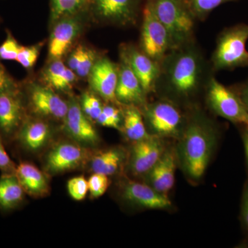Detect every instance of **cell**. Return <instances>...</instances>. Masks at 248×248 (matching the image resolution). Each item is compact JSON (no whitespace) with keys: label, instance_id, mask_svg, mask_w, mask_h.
Wrapping results in <instances>:
<instances>
[{"label":"cell","instance_id":"obj_1","mask_svg":"<svg viewBox=\"0 0 248 248\" xmlns=\"http://www.w3.org/2000/svg\"><path fill=\"white\" fill-rule=\"evenodd\" d=\"M212 72L211 66L193 41L171 50L160 63L156 91L164 89L174 97L188 99L202 88L205 89Z\"/></svg>","mask_w":248,"mask_h":248},{"label":"cell","instance_id":"obj_2","mask_svg":"<svg viewBox=\"0 0 248 248\" xmlns=\"http://www.w3.org/2000/svg\"><path fill=\"white\" fill-rule=\"evenodd\" d=\"M194 114L182 134L180 156L186 174L193 180L203 177L213 153L215 133L205 117Z\"/></svg>","mask_w":248,"mask_h":248},{"label":"cell","instance_id":"obj_3","mask_svg":"<svg viewBox=\"0 0 248 248\" xmlns=\"http://www.w3.org/2000/svg\"><path fill=\"white\" fill-rule=\"evenodd\" d=\"M166 28L172 50L195 41L196 19L187 0H146Z\"/></svg>","mask_w":248,"mask_h":248},{"label":"cell","instance_id":"obj_4","mask_svg":"<svg viewBox=\"0 0 248 248\" xmlns=\"http://www.w3.org/2000/svg\"><path fill=\"white\" fill-rule=\"evenodd\" d=\"M248 24L241 23L226 28L217 38L211 58L213 72L248 66Z\"/></svg>","mask_w":248,"mask_h":248},{"label":"cell","instance_id":"obj_5","mask_svg":"<svg viewBox=\"0 0 248 248\" xmlns=\"http://www.w3.org/2000/svg\"><path fill=\"white\" fill-rule=\"evenodd\" d=\"M205 90L208 107L215 114L248 128V111L234 89L226 87L213 75Z\"/></svg>","mask_w":248,"mask_h":248},{"label":"cell","instance_id":"obj_6","mask_svg":"<svg viewBox=\"0 0 248 248\" xmlns=\"http://www.w3.org/2000/svg\"><path fill=\"white\" fill-rule=\"evenodd\" d=\"M143 107V118L155 136L171 138L182 135L187 120L172 101L159 100Z\"/></svg>","mask_w":248,"mask_h":248},{"label":"cell","instance_id":"obj_7","mask_svg":"<svg viewBox=\"0 0 248 248\" xmlns=\"http://www.w3.org/2000/svg\"><path fill=\"white\" fill-rule=\"evenodd\" d=\"M142 18L140 49L160 64L172 50L169 32L148 1L143 7Z\"/></svg>","mask_w":248,"mask_h":248},{"label":"cell","instance_id":"obj_8","mask_svg":"<svg viewBox=\"0 0 248 248\" xmlns=\"http://www.w3.org/2000/svg\"><path fill=\"white\" fill-rule=\"evenodd\" d=\"M94 16L99 20L119 27H128L137 22L140 0H91Z\"/></svg>","mask_w":248,"mask_h":248},{"label":"cell","instance_id":"obj_9","mask_svg":"<svg viewBox=\"0 0 248 248\" xmlns=\"http://www.w3.org/2000/svg\"><path fill=\"white\" fill-rule=\"evenodd\" d=\"M26 120L21 88L0 91V135L14 138Z\"/></svg>","mask_w":248,"mask_h":248},{"label":"cell","instance_id":"obj_10","mask_svg":"<svg viewBox=\"0 0 248 248\" xmlns=\"http://www.w3.org/2000/svg\"><path fill=\"white\" fill-rule=\"evenodd\" d=\"M28 100L32 110L43 117L64 120L68 104L49 86L31 83L27 88Z\"/></svg>","mask_w":248,"mask_h":248},{"label":"cell","instance_id":"obj_11","mask_svg":"<svg viewBox=\"0 0 248 248\" xmlns=\"http://www.w3.org/2000/svg\"><path fill=\"white\" fill-rule=\"evenodd\" d=\"M119 76V65L110 59H97L89 75L90 85L94 92L103 99L111 102H118L116 89Z\"/></svg>","mask_w":248,"mask_h":248},{"label":"cell","instance_id":"obj_12","mask_svg":"<svg viewBox=\"0 0 248 248\" xmlns=\"http://www.w3.org/2000/svg\"><path fill=\"white\" fill-rule=\"evenodd\" d=\"M121 53L126 58L146 94L155 92L160 73L159 63L133 46H126Z\"/></svg>","mask_w":248,"mask_h":248},{"label":"cell","instance_id":"obj_13","mask_svg":"<svg viewBox=\"0 0 248 248\" xmlns=\"http://www.w3.org/2000/svg\"><path fill=\"white\" fill-rule=\"evenodd\" d=\"M120 62L118 81L116 89L117 102L128 106L144 107L146 104L147 94L126 58L122 53H121Z\"/></svg>","mask_w":248,"mask_h":248},{"label":"cell","instance_id":"obj_14","mask_svg":"<svg viewBox=\"0 0 248 248\" xmlns=\"http://www.w3.org/2000/svg\"><path fill=\"white\" fill-rule=\"evenodd\" d=\"M78 16L61 18L55 22L48 45L52 60L61 59L79 35L81 22Z\"/></svg>","mask_w":248,"mask_h":248},{"label":"cell","instance_id":"obj_15","mask_svg":"<svg viewBox=\"0 0 248 248\" xmlns=\"http://www.w3.org/2000/svg\"><path fill=\"white\" fill-rule=\"evenodd\" d=\"M164 146L159 137L149 138L135 142L132 151L130 169L135 174H147L164 153Z\"/></svg>","mask_w":248,"mask_h":248},{"label":"cell","instance_id":"obj_16","mask_svg":"<svg viewBox=\"0 0 248 248\" xmlns=\"http://www.w3.org/2000/svg\"><path fill=\"white\" fill-rule=\"evenodd\" d=\"M123 196L129 203L150 210H163L172 205L167 196L157 192L151 186L133 181L124 186Z\"/></svg>","mask_w":248,"mask_h":248},{"label":"cell","instance_id":"obj_17","mask_svg":"<svg viewBox=\"0 0 248 248\" xmlns=\"http://www.w3.org/2000/svg\"><path fill=\"white\" fill-rule=\"evenodd\" d=\"M85 158L86 151L81 147L75 143H60L48 153L46 168L52 174L66 172L78 167Z\"/></svg>","mask_w":248,"mask_h":248},{"label":"cell","instance_id":"obj_18","mask_svg":"<svg viewBox=\"0 0 248 248\" xmlns=\"http://www.w3.org/2000/svg\"><path fill=\"white\" fill-rule=\"evenodd\" d=\"M64 120L67 131L77 141L86 145H94L99 141L97 131L83 112L79 103L68 104Z\"/></svg>","mask_w":248,"mask_h":248},{"label":"cell","instance_id":"obj_19","mask_svg":"<svg viewBox=\"0 0 248 248\" xmlns=\"http://www.w3.org/2000/svg\"><path fill=\"white\" fill-rule=\"evenodd\" d=\"M51 137V128L46 122L26 119L15 138L21 147L28 151L42 149Z\"/></svg>","mask_w":248,"mask_h":248},{"label":"cell","instance_id":"obj_20","mask_svg":"<svg viewBox=\"0 0 248 248\" xmlns=\"http://www.w3.org/2000/svg\"><path fill=\"white\" fill-rule=\"evenodd\" d=\"M176 157L172 150L164 151L158 162L148 174L151 186L162 194L167 195L175 182Z\"/></svg>","mask_w":248,"mask_h":248},{"label":"cell","instance_id":"obj_21","mask_svg":"<svg viewBox=\"0 0 248 248\" xmlns=\"http://www.w3.org/2000/svg\"><path fill=\"white\" fill-rule=\"evenodd\" d=\"M15 174L26 194L31 197H40L48 193V179L35 165L29 162H21L16 167Z\"/></svg>","mask_w":248,"mask_h":248},{"label":"cell","instance_id":"obj_22","mask_svg":"<svg viewBox=\"0 0 248 248\" xmlns=\"http://www.w3.org/2000/svg\"><path fill=\"white\" fill-rule=\"evenodd\" d=\"M25 191L15 173H3L0 177V210L4 213L19 208L25 198Z\"/></svg>","mask_w":248,"mask_h":248},{"label":"cell","instance_id":"obj_23","mask_svg":"<svg viewBox=\"0 0 248 248\" xmlns=\"http://www.w3.org/2000/svg\"><path fill=\"white\" fill-rule=\"evenodd\" d=\"M123 115L124 130L127 138L138 141L149 138L143 114L135 106H128Z\"/></svg>","mask_w":248,"mask_h":248},{"label":"cell","instance_id":"obj_24","mask_svg":"<svg viewBox=\"0 0 248 248\" xmlns=\"http://www.w3.org/2000/svg\"><path fill=\"white\" fill-rule=\"evenodd\" d=\"M122 159V154L117 150L110 149L101 152L93 158L91 169L94 173L112 175L120 168Z\"/></svg>","mask_w":248,"mask_h":248},{"label":"cell","instance_id":"obj_25","mask_svg":"<svg viewBox=\"0 0 248 248\" xmlns=\"http://www.w3.org/2000/svg\"><path fill=\"white\" fill-rule=\"evenodd\" d=\"M91 2V0H50L51 20L55 22L61 18L78 16Z\"/></svg>","mask_w":248,"mask_h":248},{"label":"cell","instance_id":"obj_26","mask_svg":"<svg viewBox=\"0 0 248 248\" xmlns=\"http://www.w3.org/2000/svg\"><path fill=\"white\" fill-rule=\"evenodd\" d=\"M197 20L204 21L214 10L227 3L240 0H187Z\"/></svg>","mask_w":248,"mask_h":248},{"label":"cell","instance_id":"obj_27","mask_svg":"<svg viewBox=\"0 0 248 248\" xmlns=\"http://www.w3.org/2000/svg\"><path fill=\"white\" fill-rule=\"evenodd\" d=\"M85 115L91 120L97 122L98 117L102 113L103 105L99 98L91 93H85L79 103Z\"/></svg>","mask_w":248,"mask_h":248},{"label":"cell","instance_id":"obj_28","mask_svg":"<svg viewBox=\"0 0 248 248\" xmlns=\"http://www.w3.org/2000/svg\"><path fill=\"white\" fill-rule=\"evenodd\" d=\"M123 118L120 109L111 105L103 106L102 113L98 117L97 122L108 128L120 129Z\"/></svg>","mask_w":248,"mask_h":248},{"label":"cell","instance_id":"obj_29","mask_svg":"<svg viewBox=\"0 0 248 248\" xmlns=\"http://www.w3.org/2000/svg\"><path fill=\"white\" fill-rule=\"evenodd\" d=\"M53 60V61L46 68L44 76L49 87L57 90L67 66H65L61 59Z\"/></svg>","mask_w":248,"mask_h":248},{"label":"cell","instance_id":"obj_30","mask_svg":"<svg viewBox=\"0 0 248 248\" xmlns=\"http://www.w3.org/2000/svg\"><path fill=\"white\" fill-rule=\"evenodd\" d=\"M41 46L40 45L21 46L16 61L25 69L29 70L35 64L39 55Z\"/></svg>","mask_w":248,"mask_h":248},{"label":"cell","instance_id":"obj_31","mask_svg":"<svg viewBox=\"0 0 248 248\" xmlns=\"http://www.w3.org/2000/svg\"><path fill=\"white\" fill-rule=\"evenodd\" d=\"M21 46L11 32L7 31L6 40L0 45V60L16 61Z\"/></svg>","mask_w":248,"mask_h":248},{"label":"cell","instance_id":"obj_32","mask_svg":"<svg viewBox=\"0 0 248 248\" xmlns=\"http://www.w3.org/2000/svg\"><path fill=\"white\" fill-rule=\"evenodd\" d=\"M68 193L76 201H82L86 198L89 192V184L83 176L72 178L67 184Z\"/></svg>","mask_w":248,"mask_h":248},{"label":"cell","instance_id":"obj_33","mask_svg":"<svg viewBox=\"0 0 248 248\" xmlns=\"http://www.w3.org/2000/svg\"><path fill=\"white\" fill-rule=\"evenodd\" d=\"M88 184L91 197L98 198L104 195L108 188V177L106 174L94 173L88 180Z\"/></svg>","mask_w":248,"mask_h":248},{"label":"cell","instance_id":"obj_34","mask_svg":"<svg viewBox=\"0 0 248 248\" xmlns=\"http://www.w3.org/2000/svg\"><path fill=\"white\" fill-rule=\"evenodd\" d=\"M95 53L92 50L85 47L84 54L75 73L80 78L89 76L94 63L97 61Z\"/></svg>","mask_w":248,"mask_h":248},{"label":"cell","instance_id":"obj_35","mask_svg":"<svg viewBox=\"0 0 248 248\" xmlns=\"http://www.w3.org/2000/svg\"><path fill=\"white\" fill-rule=\"evenodd\" d=\"M16 164L11 159L7 151L5 149L4 143H3V138L0 135V170L3 173L12 174L16 172Z\"/></svg>","mask_w":248,"mask_h":248},{"label":"cell","instance_id":"obj_36","mask_svg":"<svg viewBox=\"0 0 248 248\" xmlns=\"http://www.w3.org/2000/svg\"><path fill=\"white\" fill-rule=\"evenodd\" d=\"M20 87L14 78L0 63V91H9Z\"/></svg>","mask_w":248,"mask_h":248},{"label":"cell","instance_id":"obj_37","mask_svg":"<svg viewBox=\"0 0 248 248\" xmlns=\"http://www.w3.org/2000/svg\"><path fill=\"white\" fill-rule=\"evenodd\" d=\"M76 80V73L67 67L66 71L62 76L61 81L58 86V91H66L71 88Z\"/></svg>","mask_w":248,"mask_h":248},{"label":"cell","instance_id":"obj_38","mask_svg":"<svg viewBox=\"0 0 248 248\" xmlns=\"http://www.w3.org/2000/svg\"><path fill=\"white\" fill-rule=\"evenodd\" d=\"M85 47L80 45L77 47L73 52H72L70 56L68 57V67L71 69L72 71L76 72L77 68L79 66L80 61L82 58L83 54H84Z\"/></svg>","mask_w":248,"mask_h":248},{"label":"cell","instance_id":"obj_39","mask_svg":"<svg viewBox=\"0 0 248 248\" xmlns=\"http://www.w3.org/2000/svg\"><path fill=\"white\" fill-rule=\"evenodd\" d=\"M234 90L239 94L241 101L244 103L245 107L248 111V81L244 84L239 85Z\"/></svg>","mask_w":248,"mask_h":248},{"label":"cell","instance_id":"obj_40","mask_svg":"<svg viewBox=\"0 0 248 248\" xmlns=\"http://www.w3.org/2000/svg\"><path fill=\"white\" fill-rule=\"evenodd\" d=\"M243 217H244L245 222L248 226V187L244 195V204H243Z\"/></svg>","mask_w":248,"mask_h":248},{"label":"cell","instance_id":"obj_41","mask_svg":"<svg viewBox=\"0 0 248 248\" xmlns=\"http://www.w3.org/2000/svg\"><path fill=\"white\" fill-rule=\"evenodd\" d=\"M244 141L245 150H246V156H247L248 161V128H246V130L244 134Z\"/></svg>","mask_w":248,"mask_h":248},{"label":"cell","instance_id":"obj_42","mask_svg":"<svg viewBox=\"0 0 248 248\" xmlns=\"http://www.w3.org/2000/svg\"><path fill=\"white\" fill-rule=\"evenodd\" d=\"M0 22H1V20H0Z\"/></svg>","mask_w":248,"mask_h":248}]
</instances>
